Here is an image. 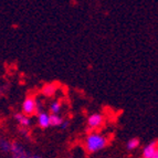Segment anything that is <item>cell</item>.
Wrapping results in <instances>:
<instances>
[{"label": "cell", "instance_id": "6da1fadb", "mask_svg": "<svg viewBox=\"0 0 158 158\" xmlns=\"http://www.w3.org/2000/svg\"><path fill=\"white\" fill-rule=\"evenodd\" d=\"M108 144V138L105 135L98 132L90 133L85 139V148L90 153H98Z\"/></svg>", "mask_w": 158, "mask_h": 158}, {"label": "cell", "instance_id": "7a4b0ae2", "mask_svg": "<svg viewBox=\"0 0 158 158\" xmlns=\"http://www.w3.org/2000/svg\"><path fill=\"white\" fill-rule=\"evenodd\" d=\"M38 113L37 111V100L33 96H27L22 103V114L30 117L33 114Z\"/></svg>", "mask_w": 158, "mask_h": 158}, {"label": "cell", "instance_id": "3957f363", "mask_svg": "<svg viewBox=\"0 0 158 158\" xmlns=\"http://www.w3.org/2000/svg\"><path fill=\"white\" fill-rule=\"evenodd\" d=\"M11 154H12L13 158H30L27 150L24 149V147L19 144V143L15 142L11 144Z\"/></svg>", "mask_w": 158, "mask_h": 158}, {"label": "cell", "instance_id": "277c9868", "mask_svg": "<svg viewBox=\"0 0 158 158\" xmlns=\"http://www.w3.org/2000/svg\"><path fill=\"white\" fill-rule=\"evenodd\" d=\"M103 122H104L103 116L98 113H95L89 116V118H87V125H89V127H91V128L96 129L102 126Z\"/></svg>", "mask_w": 158, "mask_h": 158}, {"label": "cell", "instance_id": "5b68a950", "mask_svg": "<svg viewBox=\"0 0 158 158\" xmlns=\"http://www.w3.org/2000/svg\"><path fill=\"white\" fill-rule=\"evenodd\" d=\"M157 154H158L157 142L154 140V142L149 143L148 145L145 146V148L143 150V158H153Z\"/></svg>", "mask_w": 158, "mask_h": 158}, {"label": "cell", "instance_id": "8992f818", "mask_svg": "<svg viewBox=\"0 0 158 158\" xmlns=\"http://www.w3.org/2000/svg\"><path fill=\"white\" fill-rule=\"evenodd\" d=\"M56 91H58V85L56 83H48L42 87L41 93L47 98H52L53 95H56Z\"/></svg>", "mask_w": 158, "mask_h": 158}, {"label": "cell", "instance_id": "52a82bcc", "mask_svg": "<svg viewBox=\"0 0 158 158\" xmlns=\"http://www.w3.org/2000/svg\"><path fill=\"white\" fill-rule=\"evenodd\" d=\"M38 125L41 128H48L50 126V114L45 112H40L38 115Z\"/></svg>", "mask_w": 158, "mask_h": 158}, {"label": "cell", "instance_id": "ba28073f", "mask_svg": "<svg viewBox=\"0 0 158 158\" xmlns=\"http://www.w3.org/2000/svg\"><path fill=\"white\" fill-rule=\"evenodd\" d=\"M15 119L19 123V125H21L22 127H28L30 124H31V119L30 117L26 116L22 113H17L15 114Z\"/></svg>", "mask_w": 158, "mask_h": 158}, {"label": "cell", "instance_id": "9c48e42d", "mask_svg": "<svg viewBox=\"0 0 158 158\" xmlns=\"http://www.w3.org/2000/svg\"><path fill=\"white\" fill-rule=\"evenodd\" d=\"M64 119L58 114H50V126L60 127Z\"/></svg>", "mask_w": 158, "mask_h": 158}, {"label": "cell", "instance_id": "30bf717a", "mask_svg": "<svg viewBox=\"0 0 158 158\" xmlns=\"http://www.w3.org/2000/svg\"><path fill=\"white\" fill-rule=\"evenodd\" d=\"M61 110H62V103H61L60 101H53V102L50 104L51 114H58L59 115Z\"/></svg>", "mask_w": 158, "mask_h": 158}, {"label": "cell", "instance_id": "8fae6325", "mask_svg": "<svg viewBox=\"0 0 158 158\" xmlns=\"http://www.w3.org/2000/svg\"><path fill=\"white\" fill-rule=\"evenodd\" d=\"M11 144L8 139H1L0 140V149L5 152V153H10L11 150Z\"/></svg>", "mask_w": 158, "mask_h": 158}, {"label": "cell", "instance_id": "7c38bea8", "mask_svg": "<svg viewBox=\"0 0 158 158\" xmlns=\"http://www.w3.org/2000/svg\"><path fill=\"white\" fill-rule=\"evenodd\" d=\"M127 146V149L128 150H133V149H136L138 146H139V139H137V138H132V139H129L126 144Z\"/></svg>", "mask_w": 158, "mask_h": 158}, {"label": "cell", "instance_id": "4fadbf2b", "mask_svg": "<svg viewBox=\"0 0 158 158\" xmlns=\"http://www.w3.org/2000/svg\"><path fill=\"white\" fill-rule=\"evenodd\" d=\"M69 126H70V122H69V121H63V123L61 124V126H60V127H61L62 129H66Z\"/></svg>", "mask_w": 158, "mask_h": 158}, {"label": "cell", "instance_id": "5bb4252c", "mask_svg": "<svg viewBox=\"0 0 158 158\" xmlns=\"http://www.w3.org/2000/svg\"><path fill=\"white\" fill-rule=\"evenodd\" d=\"M20 132H21V134L24 135V136H27V135H28V131H27V129H24V128L20 129Z\"/></svg>", "mask_w": 158, "mask_h": 158}, {"label": "cell", "instance_id": "9a60e30c", "mask_svg": "<svg viewBox=\"0 0 158 158\" xmlns=\"http://www.w3.org/2000/svg\"><path fill=\"white\" fill-rule=\"evenodd\" d=\"M30 158H40V157H38V156H33V157H30Z\"/></svg>", "mask_w": 158, "mask_h": 158}, {"label": "cell", "instance_id": "2e32d148", "mask_svg": "<svg viewBox=\"0 0 158 158\" xmlns=\"http://www.w3.org/2000/svg\"><path fill=\"white\" fill-rule=\"evenodd\" d=\"M153 158H158V154H157V155H155V156H154Z\"/></svg>", "mask_w": 158, "mask_h": 158}, {"label": "cell", "instance_id": "e0dca14e", "mask_svg": "<svg viewBox=\"0 0 158 158\" xmlns=\"http://www.w3.org/2000/svg\"><path fill=\"white\" fill-rule=\"evenodd\" d=\"M1 93H2V92H1V90H0V96H1Z\"/></svg>", "mask_w": 158, "mask_h": 158}]
</instances>
